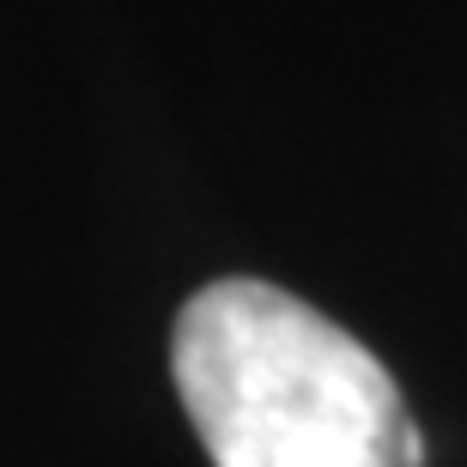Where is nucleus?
I'll list each match as a JSON object with an SVG mask.
<instances>
[{
  "instance_id": "nucleus-1",
  "label": "nucleus",
  "mask_w": 467,
  "mask_h": 467,
  "mask_svg": "<svg viewBox=\"0 0 467 467\" xmlns=\"http://www.w3.org/2000/svg\"><path fill=\"white\" fill-rule=\"evenodd\" d=\"M176 395L213 467H419L395 377L304 297L219 279L176 316Z\"/></svg>"
}]
</instances>
